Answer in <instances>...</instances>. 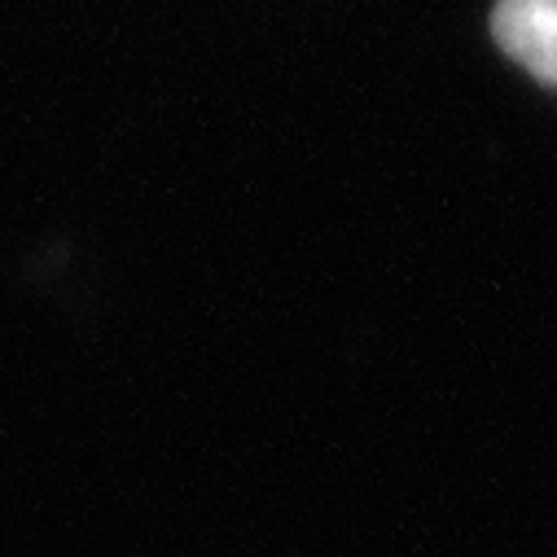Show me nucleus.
Masks as SVG:
<instances>
[{"mask_svg": "<svg viewBox=\"0 0 557 557\" xmlns=\"http://www.w3.org/2000/svg\"><path fill=\"white\" fill-rule=\"evenodd\" d=\"M492 36L544 88H557V0H496Z\"/></svg>", "mask_w": 557, "mask_h": 557, "instance_id": "1", "label": "nucleus"}]
</instances>
